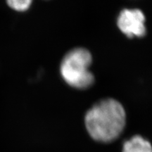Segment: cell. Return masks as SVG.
Returning a JSON list of instances; mask_svg holds the SVG:
<instances>
[{
  "label": "cell",
  "instance_id": "277c9868",
  "mask_svg": "<svg viewBox=\"0 0 152 152\" xmlns=\"http://www.w3.org/2000/svg\"><path fill=\"white\" fill-rule=\"evenodd\" d=\"M122 152H152V145L142 136L134 135L124 142Z\"/></svg>",
  "mask_w": 152,
  "mask_h": 152
},
{
  "label": "cell",
  "instance_id": "6da1fadb",
  "mask_svg": "<svg viewBox=\"0 0 152 152\" xmlns=\"http://www.w3.org/2000/svg\"><path fill=\"white\" fill-rule=\"evenodd\" d=\"M85 127L95 141L109 143L122 134L126 124V113L122 104L113 99H105L87 112Z\"/></svg>",
  "mask_w": 152,
  "mask_h": 152
},
{
  "label": "cell",
  "instance_id": "3957f363",
  "mask_svg": "<svg viewBox=\"0 0 152 152\" xmlns=\"http://www.w3.org/2000/svg\"><path fill=\"white\" fill-rule=\"evenodd\" d=\"M117 24L121 32L129 38L144 37L147 33L145 16L140 9H123L118 17Z\"/></svg>",
  "mask_w": 152,
  "mask_h": 152
},
{
  "label": "cell",
  "instance_id": "7a4b0ae2",
  "mask_svg": "<svg viewBox=\"0 0 152 152\" xmlns=\"http://www.w3.org/2000/svg\"><path fill=\"white\" fill-rule=\"evenodd\" d=\"M92 62V55L87 49H72L65 55L61 63L62 77L68 85L74 88H88L94 82V75L89 69Z\"/></svg>",
  "mask_w": 152,
  "mask_h": 152
},
{
  "label": "cell",
  "instance_id": "5b68a950",
  "mask_svg": "<svg viewBox=\"0 0 152 152\" xmlns=\"http://www.w3.org/2000/svg\"><path fill=\"white\" fill-rule=\"evenodd\" d=\"M33 0H6L8 7L17 12H25L31 7Z\"/></svg>",
  "mask_w": 152,
  "mask_h": 152
}]
</instances>
